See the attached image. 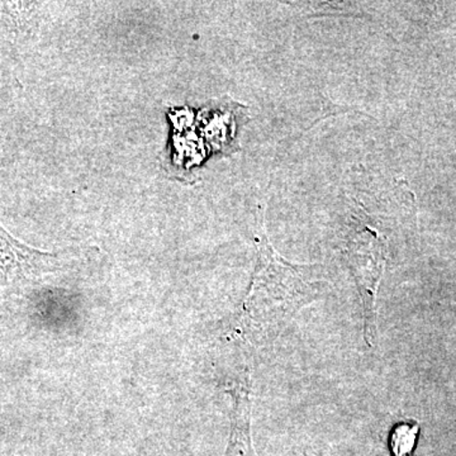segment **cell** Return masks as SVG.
Returning <instances> with one entry per match:
<instances>
[{"label":"cell","instance_id":"cell-3","mask_svg":"<svg viewBox=\"0 0 456 456\" xmlns=\"http://www.w3.org/2000/svg\"><path fill=\"white\" fill-rule=\"evenodd\" d=\"M416 439V428H408V426H402L397 428V431L393 435V450L395 454L401 456L411 452L413 448Z\"/></svg>","mask_w":456,"mask_h":456},{"label":"cell","instance_id":"cell-1","mask_svg":"<svg viewBox=\"0 0 456 456\" xmlns=\"http://www.w3.org/2000/svg\"><path fill=\"white\" fill-rule=\"evenodd\" d=\"M49 257L50 255L42 254L20 244L0 226V273L28 274L40 269Z\"/></svg>","mask_w":456,"mask_h":456},{"label":"cell","instance_id":"cell-2","mask_svg":"<svg viewBox=\"0 0 456 456\" xmlns=\"http://www.w3.org/2000/svg\"><path fill=\"white\" fill-rule=\"evenodd\" d=\"M248 402H246L244 411L240 415V422L233 428L226 456H254L250 435H248Z\"/></svg>","mask_w":456,"mask_h":456}]
</instances>
